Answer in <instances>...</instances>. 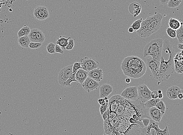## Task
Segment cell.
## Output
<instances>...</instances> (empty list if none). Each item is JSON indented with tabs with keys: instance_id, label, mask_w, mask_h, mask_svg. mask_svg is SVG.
Segmentation results:
<instances>
[{
	"instance_id": "cell-16",
	"label": "cell",
	"mask_w": 183,
	"mask_h": 135,
	"mask_svg": "<svg viewBox=\"0 0 183 135\" xmlns=\"http://www.w3.org/2000/svg\"><path fill=\"white\" fill-rule=\"evenodd\" d=\"M124 133V135H144L143 128L137 124H131Z\"/></svg>"
},
{
	"instance_id": "cell-47",
	"label": "cell",
	"mask_w": 183,
	"mask_h": 135,
	"mask_svg": "<svg viewBox=\"0 0 183 135\" xmlns=\"http://www.w3.org/2000/svg\"><path fill=\"white\" fill-rule=\"evenodd\" d=\"M170 1V0H160V2L162 5H167Z\"/></svg>"
},
{
	"instance_id": "cell-55",
	"label": "cell",
	"mask_w": 183,
	"mask_h": 135,
	"mask_svg": "<svg viewBox=\"0 0 183 135\" xmlns=\"http://www.w3.org/2000/svg\"><path fill=\"white\" fill-rule=\"evenodd\" d=\"M103 135H109V134H108L104 133V134Z\"/></svg>"
},
{
	"instance_id": "cell-11",
	"label": "cell",
	"mask_w": 183,
	"mask_h": 135,
	"mask_svg": "<svg viewBox=\"0 0 183 135\" xmlns=\"http://www.w3.org/2000/svg\"><path fill=\"white\" fill-rule=\"evenodd\" d=\"M81 85L84 90L88 93L92 91L97 90L100 86L98 82L88 77Z\"/></svg>"
},
{
	"instance_id": "cell-5",
	"label": "cell",
	"mask_w": 183,
	"mask_h": 135,
	"mask_svg": "<svg viewBox=\"0 0 183 135\" xmlns=\"http://www.w3.org/2000/svg\"><path fill=\"white\" fill-rule=\"evenodd\" d=\"M143 130L144 135H170L166 125L164 129H160L158 123L152 120H150L147 127L143 128Z\"/></svg>"
},
{
	"instance_id": "cell-29",
	"label": "cell",
	"mask_w": 183,
	"mask_h": 135,
	"mask_svg": "<svg viewBox=\"0 0 183 135\" xmlns=\"http://www.w3.org/2000/svg\"><path fill=\"white\" fill-rule=\"evenodd\" d=\"M155 107L159 109L162 114L164 115L166 112V108L165 104L163 102V101L162 100L159 101V102L156 104Z\"/></svg>"
},
{
	"instance_id": "cell-2",
	"label": "cell",
	"mask_w": 183,
	"mask_h": 135,
	"mask_svg": "<svg viewBox=\"0 0 183 135\" xmlns=\"http://www.w3.org/2000/svg\"><path fill=\"white\" fill-rule=\"evenodd\" d=\"M163 46L167 50L169 54L168 59L164 60L161 56L160 68L157 80L160 81H165L172 76L174 71V58L176 53L173 49V45L171 42L167 39L163 41Z\"/></svg>"
},
{
	"instance_id": "cell-45",
	"label": "cell",
	"mask_w": 183,
	"mask_h": 135,
	"mask_svg": "<svg viewBox=\"0 0 183 135\" xmlns=\"http://www.w3.org/2000/svg\"><path fill=\"white\" fill-rule=\"evenodd\" d=\"M109 114H110V118H109V122H111V121L113 120L115 118L116 116V112H109Z\"/></svg>"
},
{
	"instance_id": "cell-21",
	"label": "cell",
	"mask_w": 183,
	"mask_h": 135,
	"mask_svg": "<svg viewBox=\"0 0 183 135\" xmlns=\"http://www.w3.org/2000/svg\"><path fill=\"white\" fill-rule=\"evenodd\" d=\"M128 9L130 13L133 15L134 17H136L141 13V7L138 3H133L129 6Z\"/></svg>"
},
{
	"instance_id": "cell-31",
	"label": "cell",
	"mask_w": 183,
	"mask_h": 135,
	"mask_svg": "<svg viewBox=\"0 0 183 135\" xmlns=\"http://www.w3.org/2000/svg\"><path fill=\"white\" fill-rule=\"evenodd\" d=\"M142 21H143V19L142 18H141L140 19L136 20L132 24L130 27L133 29L134 31L136 32L140 29L141 27V23Z\"/></svg>"
},
{
	"instance_id": "cell-19",
	"label": "cell",
	"mask_w": 183,
	"mask_h": 135,
	"mask_svg": "<svg viewBox=\"0 0 183 135\" xmlns=\"http://www.w3.org/2000/svg\"><path fill=\"white\" fill-rule=\"evenodd\" d=\"M113 86L108 84H104L100 87V98H104L108 97L113 92Z\"/></svg>"
},
{
	"instance_id": "cell-6",
	"label": "cell",
	"mask_w": 183,
	"mask_h": 135,
	"mask_svg": "<svg viewBox=\"0 0 183 135\" xmlns=\"http://www.w3.org/2000/svg\"><path fill=\"white\" fill-rule=\"evenodd\" d=\"M138 98V99L142 103L146 102L152 99L151 91L145 84H141L137 87Z\"/></svg>"
},
{
	"instance_id": "cell-43",
	"label": "cell",
	"mask_w": 183,
	"mask_h": 135,
	"mask_svg": "<svg viewBox=\"0 0 183 135\" xmlns=\"http://www.w3.org/2000/svg\"><path fill=\"white\" fill-rule=\"evenodd\" d=\"M55 53H60L61 54H64V53L63 50H62L60 46L57 44L55 45Z\"/></svg>"
},
{
	"instance_id": "cell-32",
	"label": "cell",
	"mask_w": 183,
	"mask_h": 135,
	"mask_svg": "<svg viewBox=\"0 0 183 135\" xmlns=\"http://www.w3.org/2000/svg\"><path fill=\"white\" fill-rule=\"evenodd\" d=\"M36 28H34L31 29L29 34L28 35L31 41L37 42L36 37Z\"/></svg>"
},
{
	"instance_id": "cell-30",
	"label": "cell",
	"mask_w": 183,
	"mask_h": 135,
	"mask_svg": "<svg viewBox=\"0 0 183 135\" xmlns=\"http://www.w3.org/2000/svg\"><path fill=\"white\" fill-rule=\"evenodd\" d=\"M182 2V0H170L167 4V6L170 8H175L179 6Z\"/></svg>"
},
{
	"instance_id": "cell-3",
	"label": "cell",
	"mask_w": 183,
	"mask_h": 135,
	"mask_svg": "<svg viewBox=\"0 0 183 135\" xmlns=\"http://www.w3.org/2000/svg\"><path fill=\"white\" fill-rule=\"evenodd\" d=\"M163 17L161 14L157 13L149 17L141 23V27L136 33L140 37H149L160 29Z\"/></svg>"
},
{
	"instance_id": "cell-48",
	"label": "cell",
	"mask_w": 183,
	"mask_h": 135,
	"mask_svg": "<svg viewBox=\"0 0 183 135\" xmlns=\"http://www.w3.org/2000/svg\"><path fill=\"white\" fill-rule=\"evenodd\" d=\"M183 44L178 43V45L177 47L180 50H183Z\"/></svg>"
},
{
	"instance_id": "cell-51",
	"label": "cell",
	"mask_w": 183,
	"mask_h": 135,
	"mask_svg": "<svg viewBox=\"0 0 183 135\" xmlns=\"http://www.w3.org/2000/svg\"><path fill=\"white\" fill-rule=\"evenodd\" d=\"M126 82L127 83H130V82H131V79H130V78H126Z\"/></svg>"
},
{
	"instance_id": "cell-26",
	"label": "cell",
	"mask_w": 183,
	"mask_h": 135,
	"mask_svg": "<svg viewBox=\"0 0 183 135\" xmlns=\"http://www.w3.org/2000/svg\"><path fill=\"white\" fill-rule=\"evenodd\" d=\"M30 27L25 25L18 32L17 35L18 37H20L23 36H28L31 31Z\"/></svg>"
},
{
	"instance_id": "cell-4",
	"label": "cell",
	"mask_w": 183,
	"mask_h": 135,
	"mask_svg": "<svg viewBox=\"0 0 183 135\" xmlns=\"http://www.w3.org/2000/svg\"><path fill=\"white\" fill-rule=\"evenodd\" d=\"M163 40L160 38L153 39L145 46L143 50L144 57L151 56L152 58L160 63Z\"/></svg>"
},
{
	"instance_id": "cell-46",
	"label": "cell",
	"mask_w": 183,
	"mask_h": 135,
	"mask_svg": "<svg viewBox=\"0 0 183 135\" xmlns=\"http://www.w3.org/2000/svg\"><path fill=\"white\" fill-rule=\"evenodd\" d=\"M98 102L101 106H104L106 104L105 100L103 98H100V99H98Z\"/></svg>"
},
{
	"instance_id": "cell-41",
	"label": "cell",
	"mask_w": 183,
	"mask_h": 135,
	"mask_svg": "<svg viewBox=\"0 0 183 135\" xmlns=\"http://www.w3.org/2000/svg\"><path fill=\"white\" fill-rule=\"evenodd\" d=\"M108 102L106 103V104L104 105V106H101L100 107V113L101 114V115H102L104 113L106 110L108 109Z\"/></svg>"
},
{
	"instance_id": "cell-35",
	"label": "cell",
	"mask_w": 183,
	"mask_h": 135,
	"mask_svg": "<svg viewBox=\"0 0 183 135\" xmlns=\"http://www.w3.org/2000/svg\"><path fill=\"white\" fill-rule=\"evenodd\" d=\"M42 45V43H40L31 41L29 44V47L32 49H39Z\"/></svg>"
},
{
	"instance_id": "cell-50",
	"label": "cell",
	"mask_w": 183,
	"mask_h": 135,
	"mask_svg": "<svg viewBox=\"0 0 183 135\" xmlns=\"http://www.w3.org/2000/svg\"><path fill=\"white\" fill-rule=\"evenodd\" d=\"M128 31L129 33H133L134 31V30L133 29L132 27H130L128 28Z\"/></svg>"
},
{
	"instance_id": "cell-33",
	"label": "cell",
	"mask_w": 183,
	"mask_h": 135,
	"mask_svg": "<svg viewBox=\"0 0 183 135\" xmlns=\"http://www.w3.org/2000/svg\"><path fill=\"white\" fill-rule=\"evenodd\" d=\"M75 73L73 74L69 78H68V80H67L65 82V85H64V87H71L72 86L71 85V83L73 82H77V81L75 79Z\"/></svg>"
},
{
	"instance_id": "cell-23",
	"label": "cell",
	"mask_w": 183,
	"mask_h": 135,
	"mask_svg": "<svg viewBox=\"0 0 183 135\" xmlns=\"http://www.w3.org/2000/svg\"><path fill=\"white\" fill-rule=\"evenodd\" d=\"M180 21L181 25L180 27L176 30V37L178 39L179 43L183 44V18L179 19Z\"/></svg>"
},
{
	"instance_id": "cell-18",
	"label": "cell",
	"mask_w": 183,
	"mask_h": 135,
	"mask_svg": "<svg viewBox=\"0 0 183 135\" xmlns=\"http://www.w3.org/2000/svg\"><path fill=\"white\" fill-rule=\"evenodd\" d=\"M183 90L176 86H174L169 88L167 91L166 95L171 100L178 99V95L180 93H182Z\"/></svg>"
},
{
	"instance_id": "cell-54",
	"label": "cell",
	"mask_w": 183,
	"mask_h": 135,
	"mask_svg": "<svg viewBox=\"0 0 183 135\" xmlns=\"http://www.w3.org/2000/svg\"><path fill=\"white\" fill-rule=\"evenodd\" d=\"M157 92H158V94H162V91L160 90H159Z\"/></svg>"
},
{
	"instance_id": "cell-52",
	"label": "cell",
	"mask_w": 183,
	"mask_h": 135,
	"mask_svg": "<svg viewBox=\"0 0 183 135\" xmlns=\"http://www.w3.org/2000/svg\"><path fill=\"white\" fill-rule=\"evenodd\" d=\"M163 95H162V94H159V97H158V98L159 99H162V98H163Z\"/></svg>"
},
{
	"instance_id": "cell-8",
	"label": "cell",
	"mask_w": 183,
	"mask_h": 135,
	"mask_svg": "<svg viewBox=\"0 0 183 135\" xmlns=\"http://www.w3.org/2000/svg\"><path fill=\"white\" fill-rule=\"evenodd\" d=\"M72 65H68L62 68L59 72L58 76V81L62 86L64 87L65 82L72 74Z\"/></svg>"
},
{
	"instance_id": "cell-49",
	"label": "cell",
	"mask_w": 183,
	"mask_h": 135,
	"mask_svg": "<svg viewBox=\"0 0 183 135\" xmlns=\"http://www.w3.org/2000/svg\"><path fill=\"white\" fill-rule=\"evenodd\" d=\"M178 98L180 99H182L183 98V94L182 93H180L178 95Z\"/></svg>"
},
{
	"instance_id": "cell-22",
	"label": "cell",
	"mask_w": 183,
	"mask_h": 135,
	"mask_svg": "<svg viewBox=\"0 0 183 135\" xmlns=\"http://www.w3.org/2000/svg\"><path fill=\"white\" fill-rule=\"evenodd\" d=\"M18 42L19 45L23 49H26L29 47V44L31 42L28 36H23L19 37L18 39Z\"/></svg>"
},
{
	"instance_id": "cell-37",
	"label": "cell",
	"mask_w": 183,
	"mask_h": 135,
	"mask_svg": "<svg viewBox=\"0 0 183 135\" xmlns=\"http://www.w3.org/2000/svg\"><path fill=\"white\" fill-rule=\"evenodd\" d=\"M128 120H129L128 121H129V122H130V124H137V125H138L139 126L141 127H142V128H144V125H143V123H142L141 120H135L132 117H130Z\"/></svg>"
},
{
	"instance_id": "cell-44",
	"label": "cell",
	"mask_w": 183,
	"mask_h": 135,
	"mask_svg": "<svg viewBox=\"0 0 183 135\" xmlns=\"http://www.w3.org/2000/svg\"><path fill=\"white\" fill-rule=\"evenodd\" d=\"M151 96L152 98H153V99H157L159 97V94L157 91H153L151 93Z\"/></svg>"
},
{
	"instance_id": "cell-24",
	"label": "cell",
	"mask_w": 183,
	"mask_h": 135,
	"mask_svg": "<svg viewBox=\"0 0 183 135\" xmlns=\"http://www.w3.org/2000/svg\"><path fill=\"white\" fill-rule=\"evenodd\" d=\"M71 38V37H67L65 36H60L57 38L56 41L57 44L59 45L63 49H65L68 45V40Z\"/></svg>"
},
{
	"instance_id": "cell-42",
	"label": "cell",
	"mask_w": 183,
	"mask_h": 135,
	"mask_svg": "<svg viewBox=\"0 0 183 135\" xmlns=\"http://www.w3.org/2000/svg\"><path fill=\"white\" fill-rule=\"evenodd\" d=\"M140 120L142 121L144 127H147L148 126L150 123V119L148 118H142L140 119Z\"/></svg>"
},
{
	"instance_id": "cell-27",
	"label": "cell",
	"mask_w": 183,
	"mask_h": 135,
	"mask_svg": "<svg viewBox=\"0 0 183 135\" xmlns=\"http://www.w3.org/2000/svg\"><path fill=\"white\" fill-rule=\"evenodd\" d=\"M160 100V99H159V98L156 99L152 98L146 102L144 103L143 104H144V106L146 109H149L152 107H155L156 104Z\"/></svg>"
},
{
	"instance_id": "cell-10",
	"label": "cell",
	"mask_w": 183,
	"mask_h": 135,
	"mask_svg": "<svg viewBox=\"0 0 183 135\" xmlns=\"http://www.w3.org/2000/svg\"><path fill=\"white\" fill-rule=\"evenodd\" d=\"M33 15L35 19L38 20H46L50 16L49 10L45 6H38L36 7L34 9Z\"/></svg>"
},
{
	"instance_id": "cell-28",
	"label": "cell",
	"mask_w": 183,
	"mask_h": 135,
	"mask_svg": "<svg viewBox=\"0 0 183 135\" xmlns=\"http://www.w3.org/2000/svg\"><path fill=\"white\" fill-rule=\"evenodd\" d=\"M36 37L37 42L43 43L44 42L45 37L42 31L38 29H36Z\"/></svg>"
},
{
	"instance_id": "cell-25",
	"label": "cell",
	"mask_w": 183,
	"mask_h": 135,
	"mask_svg": "<svg viewBox=\"0 0 183 135\" xmlns=\"http://www.w3.org/2000/svg\"><path fill=\"white\" fill-rule=\"evenodd\" d=\"M181 23L180 21L174 18H171L169 20V26L170 28L174 30H176L180 27Z\"/></svg>"
},
{
	"instance_id": "cell-34",
	"label": "cell",
	"mask_w": 183,
	"mask_h": 135,
	"mask_svg": "<svg viewBox=\"0 0 183 135\" xmlns=\"http://www.w3.org/2000/svg\"><path fill=\"white\" fill-rule=\"evenodd\" d=\"M55 44L51 42L47 45L46 49L47 52L50 54H53L55 52Z\"/></svg>"
},
{
	"instance_id": "cell-13",
	"label": "cell",
	"mask_w": 183,
	"mask_h": 135,
	"mask_svg": "<svg viewBox=\"0 0 183 135\" xmlns=\"http://www.w3.org/2000/svg\"><path fill=\"white\" fill-rule=\"evenodd\" d=\"M147 65L155 79L157 80L159 74L160 63L153 59L152 57L147 59Z\"/></svg>"
},
{
	"instance_id": "cell-39",
	"label": "cell",
	"mask_w": 183,
	"mask_h": 135,
	"mask_svg": "<svg viewBox=\"0 0 183 135\" xmlns=\"http://www.w3.org/2000/svg\"><path fill=\"white\" fill-rule=\"evenodd\" d=\"M81 63L80 62H75L73 65L72 71L73 74L75 73L79 69H81Z\"/></svg>"
},
{
	"instance_id": "cell-9",
	"label": "cell",
	"mask_w": 183,
	"mask_h": 135,
	"mask_svg": "<svg viewBox=\"0 0 183 135\" xmlns=\"http://www.w3.org/2000/svg\"><path fill=\"white\" fill-rule=\"evenodd\" d=\"M120 96L127 100L134 101L138 99V89L137 86L129 87L123 91Z\"/></svg>"
},
{
	"instance_id": "cell-36",
	"label": "cell",
	"mask_w": 183,
	"mask_h": 135,
	"mask_svg": "<svg viewBox=\"0 0 183 135\" xmlns=\"http://www.w3.org/2000/svg\"><path fill=\"white\" fill-rule=\"evenodd\" d=\"M166 32L168 35L171 38L174 39L176 37V30L168 27L166 29Z\"/></svg>"
},
{
	"instance_id": "cell-1",
	"label": "cell",
	"mask_w": 183,
	"mask_h": 135,
	"mask_svg": "<svg viewBox=\"0 0 183 135\" xmlns=\"http://www.w3.org/2000/svg\"><path fill=\"white\" fill-rule=\"evenodd\" d=\"M124 74L133 79L143 76L146 70L145 63L140 57L130 56L125 58L121 64Z\"/></svg>"
},
{
	"instance_id": "cell-53",
	"label": "cell",
	"mask_w": 183,
	"mask_h": 135,
	"mask_svg": "<svg viewBox=\"0 0 183 135\" xmlns=\"http://www.w3.org/2000/svg\"><path fill=\"white\" fill-rule=\"evenodd\" d=\"M104 99L105 100V102L106 103H108L109 102V100H108V97H106L105 98H104Z\"/></svg>"
},
{
	"instance_id": "cell-40",
	"label": "cell",
	"mask_w": 183,
	"mask_h": 135,
	"mask_svg": "<svg viewBox=\"0 0 183 135\" xmlns=\"http://www.w3.org/2000/svg\"><path fill=\"white\" fill-rule=\"evenodd\" d=\"M103 119L104 122H109V118H110V114H109V109H108L106 110L105 112H104L102 115Z\"/></svg>"
},
{
	"instance_id": "cell-14",
	"label": "cell",
	"mask_w": 183,
	"mask_h": 135,
	"mask_svg": "<svg viewBox=\"0 0 183 135\" xmlns=\"http://www.w3.org/2000/svg\"><path fill=\"white\" fill-rule=\"evenodd\" d=\"M148 114L151 120L158 123L160 122L164 115L161 111L156 107H152L148 109Z\"/></svg>"
},
{
	"instance_id": "cell-7",
	"label": "cell",
	"mask_w": 183,
	"mask_h": 135,
	"mask_svg": "<svg viewBox=\"0 0 183 135\" xmlns=\"http://www.w3.org/2000/svg\"><path fill=\"white\" fill-rule=\"evenodd\" d=\"M81 68L86 71L89 72L99 67L100 63L95 59L84 57L81 59Z\"/></svg>"
},
{
	"instance_id": "cell-12",
	"label": "cell",
	"mask_w": 183,
	"mask_h": 135,
	"mask_svg": "<svg viewBox=\"0 0 183 135\" xmlns=\"http://www.w3.org/2000/svg\"><path fill=\"white\" fill-rule=\"evenodd\" d=\"M122 98V97L120 95H114L109 100L108 109H109V112H116L121 102Z\"/></svg>"
},
{
	"instance_id": "cell-20",
	"label": "cell",
	"mask_w": 183,
	"mask_h": 135,
	"mask_svg": "<svg viewBox=\"0 0 183 135\" xmlns=\"http://www.w3.org/2000/svg\"><path fill=\"white\" fill-rule=\"evenodd\" d=\"M88 77V72L82 68L77 70L75 75L76 80L81 84H82Z\"/></svg>"
},
{
	"instance_id": "cell-17",
	"label": "cell",
	"mask_w": 183,
	"mask_h": 135,
	"mask_svg": "<svg viewBox=\"0 0 183 135\" xmlns=\"http://www.w3.org/2000/svg\"><path fill=\"white\" fill-rule=\"evenodd\" d=\"M88 77L99 82L103 79V72L99 68L88 72Z\"/></svg>"
},
{
	"instance_id": "cell-15",
	"label": "cell",
	"mask_w": 183,
	"mask_h": 135,
	"mask_svg": "<svg viewBox=\"0 0 183 135\" xmlns=\"http://www.w3.org/2000/svg\"><path fill=\"white\" fill-rule=\"evenodd\" d=\"M183 51L176 54L174 58V70L177 74L183 73Z\"/></svg>"
},
{
	"instance_id": "cell-38",
	"label": "cell",
	"mask_w": 183,
	"mask_h": 135,
	"mask_svg": "<svg viewBox=\"0 0 183 135\" xmlns=\"http://www.w3.org/2000/svg\"><path fill=\"white\" fill-rule=\"evenodd\" d=\"M74 46V41L72 38H70L68 40V45L65 48V50H72Z\"/></svg>"
}]
</instances>
